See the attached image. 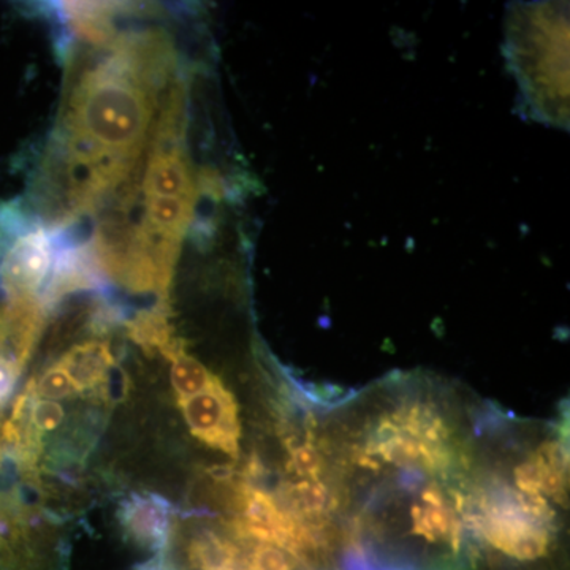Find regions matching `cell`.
Here are the masks:
<instances>
[{"label":"cell","mask_w":570,"mask_h":570,"mask_svg":"<svg viewBox=\"0 0 570 570\" xmlns=\"http://www.w3.org/2000/svg\"><path fill=\"white\" fill-rule=\"evenodd\" d=\"M501 417L472 524L480 570H568V414Z\"/></svg>","instance_id":"6da1fadb"},{"label":"cell","mask_w":570,"mask_h":570,"mask_svg":"<svg viewBox=\"0 0 570 570\" xmlns=\"http://www.w3.org/2000/svg\"><path fill=\"white\" fill-rule=\"evenodd\" d=\"M159 45L126 40L81 75L66 108L67 146L73 167L88 171L86 194L118 183L153 126L154 81L163 73Z\"/></svg>","instance_id":"7a4b0ae2"},{"label":"cell","mask_w":570,"mask_h":570,"mask_svg":"<svg viewBox=\"0 0 570 570\" xmlns=\"http://www.w3.org/2000/svg\"><path fill=\"white\" fill-rule=\"evenodd\" d=\"M55 261L47 227L13 209L0 213V291L7 298H41Z\"/></svg>","instance_id":"3957f363"},{"label":"cell","mask_w":570,"mask_h":570,"mask_svg":"<svg viewBox=\"0 0 570 570\" xmlns=\"http://www.w3.org/2000/svg\"><path fill=\"white\" fill-rule=\"evenodd\" d=\"M179 403L195 438L209 449L238 459L242 441L238 404L234 393L224 387L219 377L214 376L208 387L197 395L179 400Z\"/></svg>","instance_id":"277c9868"},{"label":"cell","mask_w":570,"mask_h":570,"mask_svg":"<svg viewBox=\"0 0 570 570\" xmlns=\"http://www.w3.org/2000/svg\"><path fill=\"white\" fill-rule=\"evenodd\" d=\"M119 523L141 549L163 553L171 539L170 504L157 494H132L118 510Z\"/></svg>","instance_id":"5b68a950"},{"label":"cell","mask_w":570,"mask_h":570,"mask_svg":"<svg viewBox=\"0 0 570 570\" xmlns=\"http://www.w3.org/2000/svg\"><path fill=\"white\" fill-rule=\"evenodd\" d=\"M145 197L193 198L195 200L194 171L189 160L176 146L159 149L142 175Z\"/></svg>","instance_id":"8992f818"},{"label":"cell","mask_w":570,"mask_h":570,"mask_svg":"<svg viewBox=\"0 0 570 570\" xmlns=\"http://www.w3.org/2000/svg\"><path fill=\"white\" fill-rule=\"evenodd\" d=\"M112 356L107 344L99 341H88L67 351L59 365L80 390H92L105 382L112 366Z\"/></svg>","instance_id":"52a82bcc"},{"label":"cell","mask_w":570,"mask_h":570,"mask_svg":"<svg viewBox=\"0 0 570 570\" xmlns=\"http://www.w3.org/2000/svg\"><path fill=\"white\" fill-rule=\"evenodd\" d=\"M168 358L171 360V384L179 400L197 395L212 384L214 374L181 348L175 351Z\"/></svg>","instance_id":"ba28073f"},{"label":"cell","mask_w":570,"mask_h":570,"mask_svg":"<svg viewBox=\"0 0 570 570\" xmlns=\"http://www.w3.org/2000/svg\"><path fill=\"white\" fill-rule=\"evenodd\" d=\"M130 336L146 348H157L165 356H170L178 351V344L174 343L168 328L167 318L163 313L141 314L130 325Z\"/></svg>","instance_id":"9c48e42d"},{"label":"cell","mask_w":570,"mask_h":570,"mask_svg":"<svg viewBox=\"0 0 570 570\" xmlns=\"http://www.w3.org/2000/svg\"><path fill=\"white\" fill-rule=\"evenodd\" d=\"M32 384L33 390H36V396H40L41 400L47 401L66 400V397L73 396L75 393H78L77 385L73 384L67 371L63 370L59 363L48 367V370L41 374L39 382L32 381Z\"/></svg>","instance_id":"30bf717a"},{"label":"cell","mask_w":570,"mask_h":570,"mask_svg":"<svg viewBox=\"0 0 570 570\" xmlns=\"http://www.w3.org/2000/svg\"><path fill=\"white\" fill-rule=\"evenodd\" d=\"M20 373V367L7 360L6 356H0V406L6 407L10 397L13 396Z\"/></svg>","instance_id":"8fae6325"}]
</instances>
